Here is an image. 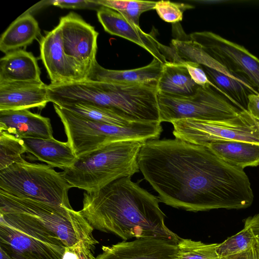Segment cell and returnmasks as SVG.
Listing matches in <instances>:
<instances>
[{
	"mask_svg": "<svg viewBox=\"0 0 259 259\" xmlns=\"http://www.w3.org/2000/svg\"><path fill=\"white\" fill-rule=\"evenodd\" d=\"M0 212L14 214L33 221L56 234L67 247L74 249L84 244L92 250L98 243L94 228L80 211L16 197L0 190Z\"/></svg>",
	"mask_w": 259,
	"mask_h": 259,
	"instance_id": "cell-4",
	"label": "cell"
},
{
	"mask_svg": "<svg viewBox=\"0 0 259 259\" xmlns=\"http://www.w3.org/2000/svg\"><path fill=\"white\" fill-rule=\"evenodd\" d=\"M59 106L83 118L101 123L121 126L135 123L121 118L108 108L94 104L77 102Z\"/></svg>",
	"mask_w": 259,
	"mask_h": 259,
	"instance_id": "cell-24",
	"label": "cell"
},
{
	"mask_svg": "<svg viewBox=\"0 0 259 259\" xmlns=\"http://www.w3.org/2000/svg\"><path fill=\"white\" fill-rule=\"evenodd\" d=\"M53 105L64 126L67 142L77 157L115 142L158 140L162 131L160 122L118 126L87 119L59 105Z\"/></svg>",
	"mask_w": 259,
	"mask_h": 259,
	"instance_id": "cell-5",
	"label": "cell"
},
{
	"mask_svg": "<svg viewBox=\"0 0 259 259\" xmlns=\"http://www.w3.org/2000/svg\"><path fill=\"white\" fill-rule=\"evenodd\" d=\"M50 4L61 8L89 9L97 11L101 7L94 0H51Z\"/></svg>",
	"mask_w": 259,
	"mask_h": 259,
	"instance_id": "cell-31",
	"label": "cell"
},
{
	"mask_svg": "<svg viewBox=\"0 0 259 259\" xmlns=\"http://www.w3.org/2000/svg\"><path fill=\"white\" fill-rule=\"evenodd\" d=\"M177 243L156 237H143L103 246L95 259H175Z\"/></svg>",
	"mask_w": 259,
	"mask_h": 259,
	"instance_id": "cell-13",
	"label": "cell"
},
{
	"mask_svg": "<svg viewBox=\"0 0 259 259\" xmlns=\"http://www.w3.org/2000/svg\"><path fill=\"white\" fill-rule=\"evenodd\" d=\"M199 87L192 79L182 63L174 62L163 64L157 85L159 93L182 97L193 95Z\"/></svg>",
	"mask_w": 259,
	"mask_h": 259,
	"instance_id": "cell-21",
	"label": "cell"
},
{
	"mask_svg": "<svg viewBox=\"0 0 259 259\" xmlns=\"http://www.w3.org/2000/svg\"><path fill=\"white\" fill-rule=\"evenodd\" d=\"M194 8L187 4L160 1L156 2L154 9L161 19L168 23H176L182 20L185 11Z\"/></svg>",
	"mask_w": 259,
	"mask_h": 259,
	"instance_id": "cell-29",
	"label": "cell"
},
{
	"mask_svg": "<svg viewBox=\"0 0 259 259\" xmlns=\"http://www.w3.org/2000/svg\"><path fill=\"white\" fill-rule=\"evenodd\" d=\"M97 11L98 20L105 31L135 43L163 64L168 62L162 53L165 46L156 36L144 32L140 26L109 8L101 6Z\"/></svg>",
	"mask_w": 259,
	"mask_h": 259,
	"instance_id": "cell-14",
	"label": "cell"
},
{
	"mask_svg": "<svg viewBox=\"0 0 259 259\" xmlns=\"http://www.w3.org/2000/svg\"><path fill=\"white\" fill-rule=\"evenodd\" d=\"M159 198L131 180L117 179L94 192H84L80 210L90 225L123 241L156 237L178 243L180 237L165 225Z\"/></svg>",
	"mask_w": 259,
	"mask_h": 259,
	"instance_id": "cell-2",
	"label": "cell"
},
{
	"mask_svg": "<svg viewBox=\"0 0 259 259\" xmlns=\"http://www.w3.org/2000/svg\"><path fill=\"white\" fill-rule=\"evenodd\" d=\"M37 59L30 52L18 49L0 60V84L41 82Z\"/></svg>",
	"mask_w": 259,
	"mask_h": 259,
	"instance_id": "cell-17",
	"label": "cell"
},
{
	"mask_svg": "<svg viewBox=\"0 0 259 259\" xmlns=\"http://www.w3.org/2000/svg\"><path fill=\"white\" fill-rule=\"evenodd\" d=\"M218 245L181 238L175 259H222L216 251Z\"/></svg>",
	"mask_w": 259,
	"mask_h": 259,
	"instance_id": "cell-27",
	"label": "cell"
},
{
	"mask_svg": "<svg viewBox=\"0 0 259 259\" xmlns=\"http://www.w3.org/2000/svg\"><path fill=\"white\" fill-rule=\"evenodd\" d=\"M257 247H258V251H259V240H258V242L257 243Z\"/></svg>",
	"mask_w": 259,
	"mask_h": 259,
	"instance_id": "cell-37",
	"label": "cell"
},
{
	"mask_svg": "<svg viewBox=\"0 0 259 259\" xmlns=\"http://www.w3.org/2000/svg\"><path fill=\"white\" fill-rule=\"evenodd\" d=\"M189 37L231 72L246 79L259 93V59L245 47L210 31L193 32Z\"/></svg>",
	"mask_w": 259,
	"mask_h": 259,
	"instance_id": "cell-10",
	"label": "cell"
},
{
	"mask_svg": "<svg viewBox=\"0 0 259 259\" xmlns=\"http://www.w3.org/2000/svg\"><path fill=\"white\" fill-rule=\"evenodd\" d=\"M66 247L56 234L38 224L0 212V248L12 259H63Z\"/></svg>",
	"mask_w": 259,
	"mask_h": 259,
	"instance_id": "cell-7",
	"label": "cell"
},
{
	"mask_svg": "<svg viewBox=\"0 0 259 259\" xmlns=\"http://www.w3.org/2000/svg\"><path fill=\"white\" fill-rule=\"evenodd\" d=\"M145 142L124 141L108 144L77 157L72 166L62 173L72 187L85 192L98 191L139 171L138 157Z\"/></svg>",
	"mask_w": 259,
	"mask_h": 259,
	"instance_id": "cell-3",
	"label": "cell"
},
{
	"mask_svg": "<svg viewBox=\"0 0 259 259\" xmlns=\"http://www.w3.org/2000/svg\"><path fill=\"white\" fill-rule=\"evenodd\" d=\"M26 152L22 139L6 132H0V170L23 158Z\"/></svg>",
	"mask_w": 259,
	"mask_h": 259,
	"instance_id": "cell-28",
	"label": "cell"
},
{
	"mask_svg": "<svg viewBox=\"0 0 259 259\" xmlns=\"http://www.w3.org/2000/svg\"><path fill=\"white\" fill-rule=\"evenodd\" d=\"M63 259H79L78 255L74 249L66 247Z\"/></svg>",
	"mask_w": 259,
	"mask_h": 259,
	"instance_id": "cell-35",
	"label": "cell"
},
{
	"mask_svg": "<svg viewBox=\"0 0 259 259\" xmlns=\"http://www.w3.org/2000/svg\"><path fill=\"white\" fill-rule=\"evenodd\" d=\"M247 111L259 120V95L251 94L248 96Z\"/></svg>",
	"mask_w": 259,
	"mask_h": 259,
	"instance_id": "cell-32",
	"label": "cell"
},
{
	"mask_svg": "<svg viewBox=\"0 0 259 259\" xmlns=\"http://www.w3.org/2000/svg\"><path fill=\"white\" fill-rule=\"evenodd\" d=\"M258 242L250 225L244 222V228L240 232L218 243L216 251L221 257L238 254L248 251Z\"/></svg>",
	"mask_w": 259,
	"mask_h": 259,
	"instance_id": "cell-25",
	"label": "cell"
},
{
	"mask_svg": "<svg viewBox=\"0 0 259 259\" xmlns=\"http://www.w3.org/2000/svg\"><path fill=\"white\" fill-rule=\"evenodd\" d=\"M182 63L187 68L191 77L196 84L201 87L207 85L215 86L209 80L201 65L190 61Z\"/></svg>",
	"mask_w": 259,
	"mask_h": 259,
	"instance_id": "cell-30",
	"label": "cell"
},
{
	"mask_svg": "<svg viewBox=\"0 0 259 259\" xmlns=\"http://www.w3.org/2000/svg\"><path fill=\"white\" fill-rule=\"evenodd\" d=\"M21 139H53L50 119L29 110L0 111V132Z\"/></svg>",
	"mask_w": 259,
	"mask_h": 259,
	"instance_id": "cell-16",
	"label": "cell"
},
{
	"mask_svg": "<svg viewBox=\"0 0 259 259\" xmlns=\"http://www.w3.org/2000/svg\"><path fill=\"white\" fill-rule=\"evenodd\" d=\"M175 138L191 144L206 145L220 141L259 144V120L248 111L223 121L184 119L171 122Z\"/></svg>",
	"mask_w": 259,
	"mask_h": 259,
	"instance_id": "cell-9",
	"label": "cell"
},
{
	"mask_svg": "<svg viewBox=\"0 0 259 259\" xmlns=\"http://www.w3.org/2000/svg\"><path fill=\"white\" fill-rule=\"evenodd\" d=\"M1 249V259H12L2 249Z\"/></svg>",
	"mask_w": 259,
	"mask_h": 259,
	"instance_id": "cell-36",
	"label": "cell"
},
{
	"mask_svg": "<svg viewBox=\"0 0 259 259\" xmlns=\"http://www.w3.org/2000/svg\"><path fill=\"white\" fill-rule=\"evenodd\" d=\"M64 50L87 78L96 63L98 32L79 15L71 12L60 19Z\"/></svg>",
	"mask_w": 259,
	"mask_h": 259,
	"instance_id": "cell-11",
	"label": "cell"
},
{
	"mask_svg": "<svg viewBox=\"0 0 259 259\" xmlns=\"http://www.w3.org/2000/svg\"><path fill=\"white\" fill-rule=\"evenodd\" d=\"M225 162L244 169L259 165V144L235 141H220L206 145Z\"/></svg>",
	"mask_w": 259,
	"mask_h": 259,
	"instance_id": "cell-20",
	"label": "cell"
},
{
	"mask_svg": "<svg viewBox=\"0 0 259 259\" xmlns=\"http://www.w3.org/2000/svg\"><path fill=\"white\" fill-rule=\"evenodd\" d=\"M38 23L32 15L23 13L2 34L0 50L5 54L30 45L40 34Z\"/></svg>",
	"mask_w": 259,
	"mask_h": 259,
	"instance_id": "cell-22",
	"label": "cell"
},
{
	"mask_svg": "<svg viewBox=\"0 0 259 259\" xmlns=\"http://www.w3.org/2000/svg\"><path fill=\"white\" fill-rule=\"evenodd\" d=\"M71 188L62 172L23 158L0 170V190L14 196L71 209L68 194Z\"/></svg>",
	"mask_w": 259,
	"mask_h": 259,
	"instance_id": "cell-6",
	"label": "cell"
},
{
	"mask_svg": "<svg viewBox=\"0 0 259 259\" xmlns=\"http://www.w3.org/2000/svg\"><path fill=\"white\" fill-rule=\"evenodd\" d=\"M40 58L51 83L60 84L86 79V76L65 53L60 26L48 32L40 41Z\"/></svg>",
	"mask_w": 259,
	"mask_h": 259,
	"instance_id": "cell-12",
	"label": "cell"
},
{
	"mask_svg": "<svg viewBox=\"0 0 259 259\" xmlns=\"http://www.w3.org/2000/svg\"><path fill=\"white\" fill-rule=\"evenodd\" d=\"M101 6L112 9L139 25L141 15L146 11L153 10L156 2L135 0H94Z\"/></svg>",
	"mask_w": 259,
	"mask_h": 259,
	"instance_id": "cell-26",
	"label": "cell"
},
{
	"mask_svg": "<svg viewBox=\"0 0 259 259\" xmlns=\"http://www.w3.org/2000/svg\"><path fill=\"white\" fill-rule=\"evenodd\" d=\"M209 80L236 106L247 111L248 96L259 93L250 84L228 76L224 73L201 65Z\"/></svg>",
	"mask_w": 259,
	"mask_h": 259,
	"instance_id": "cell-23",
	"label": "cell"
},
{
	"mask_svg": "<svg viewBox=\"0 0 259 259\" xmlns=\"http://www.w3.org/2000/svg\"><path fill=\"white\" fill-rule=\"evenodd\" d=\"M164 64L153 58L148 65L133 69H106L97 62L86 79L119 83H145L157 85Z\"/></svg>",
	"mask_w": 259,
	"mask_h": 259,
	"instance_id": "cell-18",
	"label": "cell"
},
{
	"mask_svg": "<svg viewBox=\"0 0 259 259\" xmlns=\"http://www.w3.org/2000/svg\"><path fill=\"white\" fill-rule=\"evenodd\" d=\"M26 152L38 160L63 170L72 166L77 156L69 143L53 139H22Z\"/></svg>",
	"mask_w": 259,
	"mask_h": 259,
	"instance_id": "cell-19",
	"label": "cell"
},
{
	"mask_svg": "<svg viewBox=\"0 0 259 259\" xmlns=\"http://www.w3.org/2000/svg\"><path fill=\"white\" fill-rule=\"evenodd\" d=\"M221 258L222 259H259L257 244L246 252Z\"/></svg>",
	"mask_w": 259,
	"mask_h": 259,
	"instance_id": "cell-33",
	"label": "cell"
},
{
	"mask_svg": "<svg viewBox=\"0 0 259 259\" xmlns=\"http://www.w3.org/2000/svg\"><path fill=\"white\" fill-rule=\"evenodd\" d=\"M245 222L250 225L259 240V213L248 217L245 220Z\"/></svg>",
	"mask_w": 259,
	"mask_h": 259,
	"instance_id": "cell-34",
	"label": "cell"
},
{
	"mask_svg": "<svg viewBox=\"0 0 259 259\" xmlns=\"http://www.w3.org/2000/svg\"><path fill=\"white\" fill-rule=\"evenodd\" d=\"M160 120L171 123L184 119L205 121L229 120L243 110L231 102L216 86H199L189 97L174 96L158 93Z\"/></svg>",
	"mask_w": 259,
	"mask_h": 259,
	"instance_id": "cell-8",
	"label": "cell"
},
{
	"mask_svg": "<svg viewBox=\"0 0 259 259\" xmlns=\"http://www.w3.org/2000/svg\"><path fill=\"white\" fill-rule=\"evenodd\" d=\"M50 102L42 81L0 84V111L44 108Z\"/></svg>",
	"mask_w": 259,
	"mask_h": 259,
	"instance_id": "cell-15",
	"label": "cell"
},
{
	"mask_svg": "<svg viewBox=\"0 0 259 259\" xmlns=\"http://www.w3.org/2000/svg\"><path fill=\"white\" fill-rule=\"evenodd\" d=\"M139 169L160 202L193 212L250 206L253 194L243 169L204 145L178 139L152 140L142 146Z\"/></svg>",
	"mask_w": 259,
	"mask_h": 259,
	"instance_id": "cell-1",
	"label": "cell"
}]
</instances>
